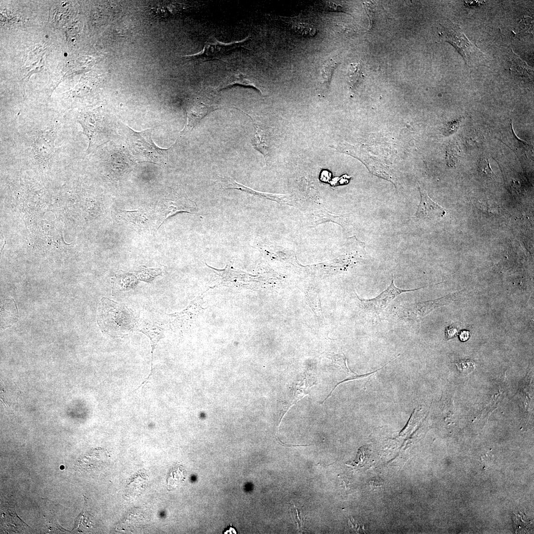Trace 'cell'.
Returning a JSON list of instances; mask_svg holds the SVG:
<instances>
[{
	"instance_id": "cell-14",
	"label": "cell",
	"mask_w": 534,
	"mask_h": 534,
	"mask_svg": "<svg viewBox=\"0 0 534 534\" xmlns=\"http://www.w3.org/2000/svg\"><path fill=\"white\" fill-rule=\"evenodd\" d=\"M339 64L338 61L331 59L322 65L319 73V81L324 90L329 89L333 74Z\"/></svg>"
},
{
	"instance_id": "cell-7",
	"label": "cell",
	"mask_w": 534,
	"mask_h": 534,
	"mask_svg": "<svg viewBox=\"0 0 534 534\" xmlns=\"http://www.w3.org/2000/svg\"><path fill=\"white\" fill-rule=\"evenodd\" d=\"M78 122L83 128V133L88 138V150L89 152L100 144L99 140H103L100 136L104 135L105 133L104 121L97 114L87 112L78 117Z\"/></svg>"
},
{
	"instance_id": "cell-2",
	"label": "cell",
	"mask_w": 534,
	"mask_h": 534,
	"mask_svg": "<svg viewBox=\"0 0 534 534\" xmlns=\"http://www.w3.org/2000/svg\"><path fill=\"white\" fill-rule=\"evenodd\" d=\"M127 128L126 142L136 160L160 166L166 164L169 149L160 148L154 144L151 137L152 129L136 132Z\"/></svg>"
},
{
	"instance_id": "cell-25",
	"label": "cell",
	"mask_w": 534,
	"mask_h": 534,
	"mask_svg": "<svg viewBox=\"0 0 534 534\" xmlns=\"http://www.w3.org/2000/svg\"><path fill=\"white\" fill-rule=\"evenodd\" d=\"M222 534H237L238 532H237V530L236 528L235 527H234L233 526H232L231 524H230L229 526H228L227 527V528L224 529V530L222 532Z\"/></svg>"
},
{
	"instance_id": "cell-13",
	"label": "cell",
	"mask_w": 534,
	"mask_h": 534,
	"mask_svg": "<svg viewBox=\"0 0 534 534\" xmlns=\"http://www.w3.org/2000/svg\"><path fill=\"white\" fill-rule=\"evenodd\" d=\"M135 330L146 334L150 339L152 348V361L153 351L158 342L163 337L161 328L142 319H138Z\"/></svg>"
},
{
	"instance_id": "cell-21",
	"label": "cell",
	"mask_w": 534,
	"mask_h": 534,
	"mask_svg": "<svg viewBox=\"0 0 534 534\" xmlns=\"http://www.w3.org/2000/svg\"><path fill=\"white\" fill-rule=\"evenodd\" d=\"M185 477V471L181 466H176L173 468L168 476V482L170 488L178 487L184 481Z\"/></svg>"
},
{
	"instance_id": "cell-23",
	"label": "cell",
	"mask_w": 534,
	"mask_h": 534,
	"mask_svg": "<svg viewBox=\"0 0 534 534\" xmlns=\"http://www.w3.org/2000/svg\"><path fill=\"white\" fill-rule=\"evenodd\" d=\"M479 168L482 173L490 177L495 176L491 169L490 162L488 158H486V159H485L481 163H480Z\"/></svg>"
},
{
	"instance_id": "cell-10",
	"label": "cell",
	"mask_w": 534,
	"mask_h": 534,
	"mask_svg": "<svg viewBox=\"0 0 534 534\" xmlns=\"http://www.w3.org/2000/svg\"><path fill=\"white\" fill-rule=\"evenodd\" d=\"M219 108L218 105L207 103L198 99L188 102L185 107L187 123L182 131V134L191 131L203 118Z\"/></svg>"
},
{
	"instance_id": "cell-24",
	"label": "cell",
	"mask_w": 534,
	"mask_h": 534,
	"mask_svg": "<svg viewBox=\"0 0 534 534\" xmlns=\"http://www.w3.org/2000/svg\"><path fill=\"white\" fill-rule=\"evenodd\" d=\"M457 333V330L455 329L453 326H449L447 328L446 331V336L448 338H451L454 337Z\"/></svg>"
},
{
	"instance_id": "cell-5",
	"label": "cell",
	"mask_w": 534,
	"mask_h": 534,
	"mask_svg": "<svg viewBox=\"0 0 534 534\" xmlns=\"http://www.w3.org/2000/svg\"><path fill=\"white\" fill-rule=\"evenodd\" d=\"M116 220L121 224L135 231L149 230L159 223L156 212L150 208H139L126 211L118 209L115 213Z\"/></svg>"
},
{
	"instance_id": "cell-4",
	"label": "cell",
	"mask_w": 534,
	"mask_h": 534,
	"mask_svg": "<svg viewBox=\"0 0 534 534\" xmlns=\"http://www.w3.org/2000/svg\"><path fill=\"white\" fill-rule=\"evenodd\" d=\"M441 26L439 34L441 39L451 44L464 58L466 64L470 65L477 57L481 58L483 53L468 39L459 26L450 21Z\"/></svg>"
},
{
	"instance_id": "cell-8",
	"label": "cell",
	"mask_w": 534,
	"mask_h": 534,
	"mask_svg": "<svg viewBox=\"0 0 534 534\" xmlns=\"http://www.w3.org/2000/svg\"><path fill=\"white\" fill-rule=\"evenodd\" d=\"M248 39V37L241 41L224 43L215 38H211L206 41L202 51L185 57L193 59L200 58L204 61L218 60L240 46Z\"/></svg>"
},
{
	"instance_id": "cell-20",
	"label": "cell",
	"mask_w": 534,
	"mask_h": 534,
	"mask_svg": "<svg viewBox=\"0 0 534 534\" xmlns=\"http://www.w3.org/2000/svg\"><path fill=\"white\" fill-rule=\"evenodd\" d=\"M154 7L155 13L161 17H168L178 13L182 9L181 4L177 2H165Z\"/></svg>"
},
{
	"instance_id": "cell-17",
	"label": "cell",
	"mask_w": 534,
	"mask_h": 534,
	"mask_svg": "<svg viewBox=\"0 0 534 534\" xmlns=\"http://www.w3.org/2000/svg\"><path fill=\"white\" fill-rule=\"evenodd\" d=\"M220 184H221L222 188L224 189H236L250 194L258 195L272 200H277L279 199V197L276 195L265 193L255 191L230 178L222 179L220 181Z\"/></svg>"
},
{
	"instance_id": "cell-27",
	"label": "cell",
	"mask_w": 534,
	"mask_h": 534,
	"mask_svg": "<svg viewBox=\"0 0 534 534\" xmlns=\"http://www.w3.org/2000/svg\"><path fill=\"white\" fill-rule=\"evenodd\" d=\"M67 55V53H64V55H65V56H66Z\"/></svg>"
},
{
	"instance_id": "cell-12",
	"label": "cell",
	"mask_w": 534,
	"mask_h": 534,
	"mask_svg": "<svg viewBox=\"0 0 534 534\" xmlns=\"http://www.w3.org/2000/svg\"><path fill=\"white\" fill-rule=\"evenodd\" d=\"M235 85L253 88L262 94H265L264 88L256 79L240 71H235L230 73L219 85V89H226Z\"/></svg>"
},
{
	"instance_id": "cell-22",
	"label": "cell",
	"mask_w": 534,
	"mask_h": 534,
	"mask_svg": "<svg viewBox=\"0 0 534 534\" xmlns=\"http://www.w3.org/2000/svg\"><path fill=\"white\" fill-rule=\"evenodd\" d=\"M322 3L325 9L327 10L349 13L348 8L343 5L331 1H324Z\"/></svg>"
},
{
	"instance_id": "cell-3",
	"label": "cell",
	"mask_w": 534,
	"mask_h": 534,
	"mask_svg": "<svg viewBox=\"0 0 534 534\" xmlns=\"http://www.w3.org/2000/svg\"><path fill=\"white\" fill-rule=\"evenodd\" d=\"M195 214L198 212L196 204L181 190L171 189L158 202L155 211L159 226L168 218L178 212Z\"/></svg>"
},
{
	"instance_id": "cell-16",
	"label": "cell",
	"mask_w": 534,
	"mask_h": 534,
	"mask_svg": "<svg viewBox=\"0 0 534 534\" xmlns=\"http://www.w3.org/2000/svg\"><path fill=\"white\" fill-rule=\"evenodd\" d=\"M254 134L252 138V144L254 148L260 152L266 159L269 153V146L267 136L264 131L258 126L254 124Z\"/></svg>"
},
{
	"instance_id": "cell-19",
	"label": "cell",
	"mask_w": 534,
	"mask_h": 534,
	"mask_svg": "<svg viewBox=\"0 0 534 534\" xmlns=\"http://www.w3.org/2000/svg\"><path fill=\"white\" fill-rule=\"evenodd\" d=\"M362 66L359 63H352L348 69L347 79L350 89L354 91L363 78Z\"/></svg>"
},
{
	"instance_id": "cell-9",
	"label": "cell",
	"mask_w": 534,
	"mask_h": 534,
	"mask_svg": "<svg viewBox=\"0 0 534 534\" xmlns=\"http://www.w3.org/2000/svg\"><path fill=\"white\" fill-rule=\"evenodd\" d=\"M426 287L427 286L409 290L400 289L395 285L392 275V281L389 286L378 296L368 300L359 299L361 302L362 307L364 309L378 314L383 311L389 303L398 295L404 292L417 291Z\"/></svg>"
},
{
	"instance_id": "cell-15",
	"label": "cell",
	"mask_w": 534,
	"mask_h": 534,
	"mask_svg": "<svg viewBox=\"0 0 534 534\" xmlns=\"http://www.w3.org/2000/svg\"><path fill=\"white\" fill-rule=\"evenodd\" d=\"M510 58V70L515 75L528 78H533V70L513 52Z\"/></svg>"
},
{
	"instance_id": "cell-18",
	"label": "cell",
	"mask_w": 534,
	"mask_h": 534,
	"mask_svg": "<svg viewBox=\"0 0 534 534\" xmlns=\"http://www.w3.org/2000/svg\"><path fill=\"white\" fill-rule=\"evenodd\" d=\"M455 295L456 294L454 293L435 300L416 303L415 304H413L414 305H413V306L414 308L413 309H417L425 307V309L419 314L420 316H424L429 313V312L432 311L434 308L449 303L453 300L455 297H456Z\"/></svg>"
},
{
	"instance_id": "cell-26",
	"label": "cell",
	"mask_w": 534,
	"mask_h": 534,
	"mask_svg": "<svg viewBox=\"0 0 534 534\" xmlns=\"http://www.w3.org/2000/svg\"><path fill=\"white\" fill-rule=\"evenodd\" d=\"M470 336V333L469 331L463 330L459 335V338L462 341H466L469 339Z\"/></svg>"
},
{
	"instance_id": "cell-1",
	"label": "cell",
	"mask_w": 534,
	"mask_h": 534,
	"mask_svg": "<svg viewBox=\"0 0 534 534\" xmlns=\"http://www.w3.org/2000/svg\"><path fill=\"white\" fill-rule=\"evenodd\" d=\"M138 317L126 306L102 298L99 304L97 323L103 332L113 337L129 334L135 328Z\"/></svg>"
},
{
	"instance_id": "cell-11",
	"label": "cell",
	"mask_w": 534,
	"mask_h": 534,
	"mask_svg": "<svg viewBox=\"0 0 534 534\" xmlns=\"http://www.w3.org/2000/svg\"><path fill=\"white\" fill-rule=\"evenodd\" d=\"M421 200L417 206V210L413 216L417 218L432 219L443 217L446 212L439 204L433 201L427 195L426 192L418 184Z\"/></svg>"
},
{
	"instance_id": "cell-6",
	"label": "cell",
	"mask_w": 534,
	"mask_h": 534,
	"mask_svg": "<svg viewBox=\"0 0 534 534\" xmlns=\"http://www.w3.org/2000/svg\"><path fill=\"white\" fill-rule=\"evenodd\" d=\"M57 130L55 126L35 131L32 135L31 154L40 163L49 162L55 151Z\"/></svg>"
}]
</instances>
